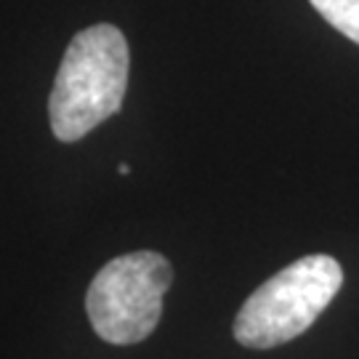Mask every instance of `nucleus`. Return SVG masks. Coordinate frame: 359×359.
Segmentation results:
<instances>
[{"label": "nucleus", "instance_id": "1", "mask_svg": "<svg viewBox=\"0 0 359 359\" xmlns=\"http://www.w3.org/2000/svg\"><path fill=\"white\" fill-rule=\"evenodd\" d=\"M130 53L115 25L77 32L56 72L48 117L59 142H80L86 133L120 112L128 90Z\"/></svg>", "mask_w": 359, "mask_h": 359}, {"label": "nucleus", "instance_id": "2", "mask_svg": "<svg viewBox=\"0 0 359 359\" xmlns=\"http://www.w3.org/2000/svg\"><path fill=\"white\" fill-rule=\"evenodd\" d=\"M344 285V269L333 256L298 258L269 277L243 304L234 338L248 348H274L306 333Z\"/></svg>", "mask_w": 359, "mask_h": 359}, {"label": "nucleus", "instance_id": "3", "mask_svg": "<svg viewBox=\"0 0 359 359\" xmlns=\"http://www.w3.org/2000/svg\"><path fill=\"white\" fill-rule=\"evenodd\" d=\"M173 283L165 256L136 250L112 258L86 295L88 320L99 338L115 346H128L149 338L163 317V298Z\"/></svg>", "mask_w": 359, "mask_h": 359}, {"label": "nucleus", "instance_id": "4", "mask_svg": "<svg viewBox=\"0 0 359 359\" xmlns=\"http://www.w3.org/2000/svg\"><path fill=\"white\" fill-rule=\"evenodd\" d=\"M309 3L327 25L359 46V0H309Z\"/></svg>", "mask_w": 359, "mask_h": 359}, {"label": "nucleus", "instance_id": "5", "mask_svg": "<svg viewBox=\"0 0 359 359\" xmlns=\"http://www.w3.org/2000/svg\"><path fill=\"white\" fill-rule=\"evenodd\" d=\"M117 173H120V176H128V173H130V168L126 165V163H120V165H117Z\"/></svg>", "mask_w": 359, "mask_h": 359}]
</instances>
